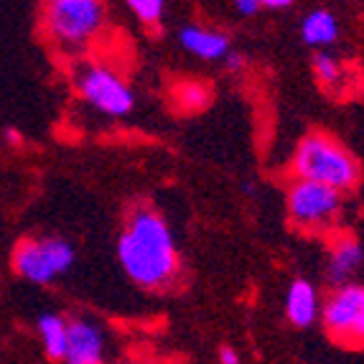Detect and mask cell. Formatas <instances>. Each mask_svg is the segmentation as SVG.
<instances>
[{
    "label": "cell",
    "mask_w": 364,
    "mask_h": 364,
    "mask_svg": "<svg viewBox=\"0 0 364 364\" xmlns=\"http://www.w3.org/2000/svg\"><path fill=\"white\" fill-rule=\"evenodd\" d=\"M225 64H227V72H240V69L245 67V59H242V54H235V51H230V54H227V59H225Z\"/></svg>",
    "instance_id": "obj_18"
},
{
    "label": "cell",
    "mask_w": 364,
    "mask_h": 364,
    "mask_svg": "<svg viewBox=\"0 0 364 364\" xmlns=\"http://www.w3.org/2000/svg\"><path fill=\"white\" fill-rule=\"evenodd\" d=\"M286 314L293 326H311L318 316V293L309 280H293L291 291L286 296Z\"/></svg>",
    "instance_id": "obj_11"
},
{
    "label": "cell",
    "mask_w": 364,
    "mask_h": 364,
    "mask_svg": "<svg viewBox=\"0 0 364 364\" xmlns=\"http://www.w3.org/2000/svg\"><path fill=\"white\" fill-rule=\"evenodd\" d=\"M219 362L222 364H240V354H237L232 346H222V349H219Z\"/></svg>",
    "instance_id": "obj_19"
},
{
    "label": "cell",
    "mask_w": 364,
    "mask_h": 364,
    "mask_svg": "<svg viewBox=\"0 0 364 364\" xmlns=\"http://www.w3.org/2000/svg\"><path fill=\"white\" fill-rule=\"evenodd\" d=\"M36 326H38V336H41L46 357L54 359V362H61L64 354H67L69 321L61 314H41Z\"/></svg>",
    "instance_id": "obj_12"
},
{
    "label": "cell",
    "mask_w": 364,
    "mask_h": 364,
    "mask_svg": "<svg viewBox=\"0 0 364 364\" xmlns=\"http://www.w3.org/2000/svg\"><path fill=\"white\" fill-rule=\"evenodd\" d=\"M117 257L133 283L164 291L178 278V250L166 219L151 207H135L117 240Z\"/></svg>",
    "instance_id": "obj_1"
},
{
    "label": "cell",
    "mask_w": 364,
    "mask_h": 364,
    "mask_svg": "<svg viewBox=\"0 0 364 364\" xmlns=\"http://www.w3.org/2000/svg\"><path fill=\"white\" fill-rule=\"evenodd\" d=\"M178 41L186 51H191L199 59H222V56L230 54V38L225 33L212 28H199V26H186V28L178 31Z\"/></svg>",
    "instance_id": "obj_9"
},
{
    "label": "cell",
    "mask_w": 364,
    "mask_h": 364,
    "mask_svg": "<svg viewBox=\"0 0 364 364\" xmlns=\"http://www.w3.org/2000/svg\"><path fill=\"white\" fill-rule=\"evenodd\" d=\"M301 36L309 46H331L339 38L336 16L328 11H314L301 26Z\"/></svg>",
    "instance_id": "obj_13"
},
{
    "label": "cell",
    "mask_w": 364,
    "mask_h": 364,
    "mask_svg": "<svg viewBox=\"0 0 364 364\" xmlns=\"http://www.w3.org/2000/svg\"><path fill=\"white\" fill-rule=\"evenodd\" d=\"M74 260L77 252L64 237H26L13 250V270L33 286H51L72 270Z\"/></svg>",
    "instance_id": "obj_4"
},
{
    "label": "cell",
    "mask_w": 364,
    "mask_h": 364,
    "mask_svg": "<svg viewBox=\"0 0 364 364\" xmlns=\"http://www.w3.org/2000/svg\"><path fill=\"white\" fill-rule=\"evenodd\" d=\"M105 336L102 328L90 318H72L67 336V364H102Z\"/></svg>",
    "instance_id": "obj_8"
},
{
    "label": "cell",
    "mask_w": 364,
    "mask_h": 364,
    "mask_svg": "<svg viewBox=\"0 0 364 364\" xmlns=\"http://www.w3.org/2000/svg\"><path fill=\"white\" fill-rule=\"evenodd\" d=\"M291 166L296 178L323 183V186L336 188L339 194L357 188L359 178H362L357 158L328 133L304 135L293 153Z\"/></svg>",
    "instance_id": "obj_2"
},
{
    "label": "cell",
    "mask_w": 364,
    "mask_h": 364,
    "mask_svg": "<svg viewBox=\"0 0 364 364\" xmlns=\"http://www.w3.org/2000/svg\"><path fill=\"white\" fill-rule=\"evenodd\" d=\"M6 138H8V143H13V146H18L21 143V135L16 133V130H6Z\"/></svg>",
    "instance_id": "obj_21"
},
{
    "label": "cell",
    "mask_w": 364,
    "mask_h": 364,
    "mask_svg": "<svg viewBox=\"0 0 364 364\" xmlns=\"http://www.w3.org/2000/svg\"><path fill=\"white\" fill-rule=\"evenodd\" d=\"M314 74L326 90H331V87H336L341 82V74L344 72H341V64L336 61V56L326 54V51H318L314 56Z\"/></svg>",
    "instance_id": "obj_15"
},
{
    "label": "cell",
    "mask_w": 364,
    "mask_h": 364,
    "mask_svg": "<svg viewBox=\"0 0 364 364\" xmlns=\"http://www.w3.org/2000/svg\"><path fill=\"white\" fill-rule=\"evenodd\" d=\"M209 100H212L209 87L204 82H196V79H186V82H178L173 87V102L186 112H199L207 107Z\"/></svg>",
    "instance_id": "obj_14"
},
{
    "label": "cell",
    "mask_w": 364,
    "mask_h": 364,
    "mask_svg": "<svg viewBox=\"0 0 364 364\" xmlns=\"http://www.w3.org/2000/svg\"><path fill=\"white\" fill-rule=\"evenodd\" d=\"M364 260V250L354 237H339L331 247V257H328L326 273L331 283L336 286H346V280L357 273V267Z\"/></svg>",
    "instance_id": "obj_10"
},
{
    "label": "cell",
    "mask_w": 364,
    "mask_h": 364,
    "mask_svg": "<svg viewBox=\"0 0 364 364\" xmlns=\"http://www.w3.org/2000/svg\"><path fill=\"white\" fill-rule=\"evenodd\" d=\"M74 87L79 97L92 109H97L100 115L125 117L135 105V95L128 82L105 64H95V61L82 64L74 74Z\"/></svg>",
    "instance_id": "obj_5"
},
{
    "label": "cell",
    "mask_w": 364,
    "mask_h": 364,
    "mask_svg": "<svg viewBox=\"0 0 364 364\" xmlns=\"http://www.w3.org/2000/svg\"><path fill=\"white\" fill-rule=\"evenodd\" d=\"M125 364H133V362H125Z\"/></svg>",
    "instance_id": "obj_22"
},
{
    "label": "cell",
    "mask_w": 364,
    "mask_h": 364,
    "mask_svg": "<svg viewBox=\"0 0 364 364\" xmlns=\"http://www.w3.org/2000/svg\"><path fill=\"white\" fill-rule=\"evenodd\" d=\"M235 8L240 16H255L260 11V3L257 0H235Z\"/></svg>",
    "instance_id": "obj_17"
},
{
    "label": "cell",
    "mask_w": 364,
    "mask_h": 364,
    "mask_svg": "<svg viewBox=\"0 0 364 364\" xmlns=\"http://www.w3.org/2000/svg\"><path fill=\"white\" fill-rule=\"evenodd\" d=\"M326 334L341 346H364V286H339L321 309Z\"/></svg>",
    "instance_id": "obj_7"
},
{
    "label": "cell",
    "mask_w": 364,
    "mask_h": 364,
    "mask_svg": "<svg viewBox=\"0 0 364 364\" xmlns=\"http://www.w3.org/2000/svg\"><path fill=\"white\" fill-rule=\"evenodd\" d=\"M43 26L61 51L79 54L105 28V3L102 0H46Z\"/></svg>",
    "instance_id": "obj_3"
},
{
    "label": "cell",
    "mask_w": 364,
    "mask_h": 364,
    "mask_svg": "<svg viewBox=\"0 0 364 364\" xmlns=\"http://www.w3.org/2000/svg\"><path fill=\"white\" fill-rule=\"evenodd\" d=\"M341 194L336 188L316 181H296L288 186V217L296 227L309 232H328L341 214Z\"/></svg>",
    "instance_id": "obj_6"
},
{
    "label": "cell",
    "mask_w": 364,
    "mask_h": 364,
    "mask_svg": "<svg viewBox=\"0 0 364 364\" xmlns=\"http://www.w3.org/2000/svg\"><path fill=\"white\" fill-rule=\"evenodd\" d=\"M130 11L138 16L140 23L156 26L164 16V0H125Z\"/></svg>",
    "instance_id": "obj_16"
},
{
    "label": "cell",
    "mask_w": 364,
    "mask_h": 364,
    "mask_svg": "<svg viewBox=\"0 0 364 364\" xmlns=\"http://www.w3.org/2000/svg\"><path fill=\"white\" fill-rule=\"evenodd\" d=\"M257 3H260V8H273V11H278V8H288L293 0H257Z\"/></svg>",
    "instance_id": "obj_20"
}]
</instances>
